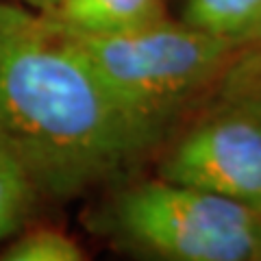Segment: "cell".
Returning <instances> with one entry per match:
<instances>
[{"mask_svg":"<svg viewBox=\"0 0 261 261\" xmlns=\"http://www.w3.org/2000/svg\"><path fill=\"white\" fill-rule=\"evenodd\" d=\"M0 137L37 194L68 200L124 176L166 130L130 111L39 13L0 0Z\"/></svg>","mask_w":261,"mask_h":261,"instance_id":"cell-1","label":"cell"},{"mask_svg":"<svg viewBox=\"0 0 261 261\" xmlns=\"http://www.w3.org/2000/svg\"><path fill=\"white\" fill-rule=\"evenodd\" d=\"M61 35L130 111L166 133L185 107L211 94L242 44L168 18L120 35Z\"/></svg>","mask_w":261,"mask_h":261,"instance_id":"cell-2","label":"cell"},{"mask_svg":"<svg viewBox=\"0 0 261 261\" xmlns=\"http://www.w3.org/2000/svg\"><path fill=\"white\" fill-rule=\"evenodd\" d=\"M130 250L170 261H261V216L168 178L122 187L98 218Z\"/></svg>","mask_w":261,"mask_h":261,"instance_id":"cell-3","label":"cell"},{"mask_svg":"<svg viewBox=\"0 0 261 261\" xmlns=\"http://www.w3.org/2000/svg\"><path fill=\"white\" fill-rule=\"evenodd\" d=\"M159 176L218 194L261 216V128L211 107L163 154Z\"/></svg>","mask_w":261,"mask_h":261,"instance_id":"cell-4","label":"cell"},{"mask_svg":"<svg viewBox=\"0 0 261 261\" xmlns=\"http://www.w3.org/2000/svg\"><path fill=\"white\" fill-rule=\"evenodd\" d=\"M53 29L74 37H105L166 20V0H59L39 13Z\"/></svg>","mask_w":261,"mask_h":261,"instance_id":"cell-5","label":"cell"},{"mask_svg":"<svg viewBox=\"0 0 261 261\" xmlns=\"http://www.w3.org/2000/svg\"><path fill=\"white\" fill-rule=\"evenodd\" d=\"M211 107L261 128V39L242 42L211 89Z\"/></svg>","mask_w":261,"mask_h":261,"instance_id":"cell-6","label":"cell"},{"mask_svg":"<svg viewBox=\"0 0 261 261\" xmlns=\"http://www.w3.org/2000/svg\"><path fill=\"white\" fill-rule=\"evenodd\" d=\"M261 20V0H185L183 22L244 42Z\"/></svg>","mask_w":261,"mask_h":261,"instance_id":"cell-7","label":"cell"},{"mask_svg":"<svg viewBox=\"0 0 261 261\" xmlns=\"http://www.w3.org/2000/svg\"><path fill=\"white\" fill-rule=\"evenodd\" d=\"M35 183L9 144L0 137V242L13 235L29 216Z\"/></svg>","mask_w":261,"mask_h":261,"instance_id":"cell-8","label":"cell"},{"mask_svg":"<svg viewBox=\"0 0 261 261\" xmlns=\"http://www.w3.org/2000/svg\"><path fill=\"white\" fill-rule=\"evenodd\" d=\"M3 261H83L85 250L74 238L53 226H37L15 238L0 252Z\"/></svg>","mask_w":261,"mask_h":261,"instance_id":"cell-9","label":"cell"},{"mask_svg":"<svg viewBox=\"0 0 261 261\" xmlns=\"http://www.w3.org/2000/svg\"><path fill=\"white\" fill-rule=\"evenodd\" d=\"M57 3H59V0H22V5L35 13H46L48 9H53Z\"/></svg>","mask_w":261,"mask_h":261,"instance_id":"cell-10","label":"cell"},{"mask_svg":"<svg viewBox=\"0 0 261 261\" xmlns=\"http://www.w3.org/2000/svg\"><path fill=\"white\" fill-rule=\"evenodd\" d=\"M250 39H261V20L257 22V27L246 35V39H244V42H250Z\"/></svg>","mask_w":261,"mask_h":261,"instance_id":"cell-11","label":"cell"}]
</instances>
